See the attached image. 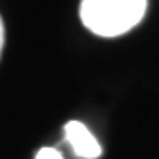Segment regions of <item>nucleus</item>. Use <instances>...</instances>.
Here are the masks:
<instances>
[{
    "label": "nucleus",
    "instance_id": "obj_2",
    "mask_svg": "<svg viewBox=\"0 0 159 159\" xmlns=\"http://www.w3.org/2000/svg\"><path fill=\"white\" fill-rule=\"evenodd\" d=\"M65 140L73 152L83 159H98L102 155V146L81 121H69L65 125Z\"/></svg>",
    "mask_w": 159,
    "mask_h": 159
},
{
    "label": "nucleus",
    "instance_id": "obj_4",
    "mask_svg": "<svg viewBox=\"0 0 159 159\" xmlns=\"http://www.w3.org/2000/svg\"><path fill=\"white\" fill-rule=\"evenodd\" d=\"M2 48H4V21L0 17V56H2Z\"/></svg>",
    "mask_w": 159,
    "mask_h": 159
},
{
    "label": "nucleus",
    "instance_id": "obj_1",
    "mask_svg": "<svg viewBox=\"0 0 159 159\" xmlns=\"http://www.w3.org/2000/svg\"><path fill=\"white\" fill-rule=\"evenodd\" d=\"M148 0H83L81 21L98 37H119L142 21Z\"/></svg>",
    "mask_w": 159,
    "mask_h": 159
},
{
    "label": "nucleus",
    "instance_id": "obj_3",
    "mask_svg": "<svg viewBox=\"0 0 159 159\" xmlns=\"http://www.w3.org/2000/svg\"><path fill=\"white\" fill-rule=\"evenodd\" d=\"M37 159H65L56 148H40L37 152Z\"/></svg>",
    "mask_w": 159,
    "mask_h": 159
}]
</instances>
